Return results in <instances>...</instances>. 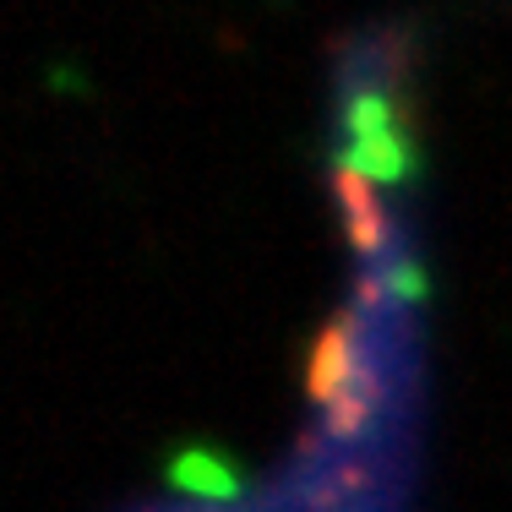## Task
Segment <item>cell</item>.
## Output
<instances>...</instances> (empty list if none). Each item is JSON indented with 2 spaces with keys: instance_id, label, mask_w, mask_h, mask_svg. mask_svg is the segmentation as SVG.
Instances as JSON below:
<instances>
[{
  "instance_id": "3",
  "label": "cell",
  "mask_w": 512,
  "mask_h": 512,
  "mask_svg": "<svg viewBox=\"0 0 512 512\" xmlns=\"http://www.w3.org/2000/svg\"><path fill=\"white\" fill-rule=\"evenodd\" d=\"M169 485L175 491H197L202 502H240V485L235 474L224 469L213 453H202V447H180V453H169Z\"/></svg>"
},
{
  "instance_id": "1",
  "label": "cell",
  "mask_w": 512,
  "mask_h": 512,
  "mask_svg": "<svg viewBox=\"0 0 512 512\" xmlns=\"http://www.w3.org/2000/svg\"><path fill=\"white\" fill-rule=\"evenodd\" d=\"M355 365H360V316L349 306H338L322 322V333L311 338L306 371H300V393H306V404L322 409L333 393H344L349 376H355Z\"/></svg>"
},
{
  "instance_id": "2",
  "label": "cell",
  "mask_w": 512,
  "mask_h": 512,
  "mask_svg": "<svg viewBox=\"0 0 512 512\" xmlns=\"http://www.w3.org/2000/svg\"><path fill=\"white\" fill-rule=\"evenodd\" d=\"M327 148L333 153H344L349 164L360 169L365 180H376V186H404V180H414V158L404 148V137H327Z\"/></svg>"
}]
</instances>
